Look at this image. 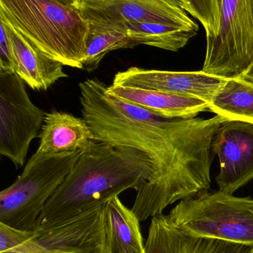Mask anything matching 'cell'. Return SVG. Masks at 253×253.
<instances>
[{
  "instance_id": "1",
  "label": "cell",
  "mask_w": 253,
  "mask_h": 253,
  "mask_svg": "<svg viewBox=\"0 0 253 253\" xmlns=\"http://www.w3.org/2000/svg\"><path fill=\"white\" fill-rule=\"evenodd\" d=\"M79 87L83 118L93 140L140 151L153 164L155 177L137 191L131 208L140 221L208 192L211 143L226 118H164L108 94L107 85L96 78Z\"/></svg>"
},
{
  "instance_id": "2",
  "label": "cell",
  "mask_w": 253,
  "mask_h": 253,
  "mask_svg": "<svg viewBox=\"0 0 253 253\" xmlns=\"http://www.w3.org/2000/svg\"><path fill=\"white\" fill-rule=\"evenodd\" d=\"M155 174L152 161L140 151L92 140L48 200L36 229L104 205L127 189L137 192Z\"/></svg>"
},
{
  "instance_id": "3",
  "label": "cell",
  "mask_w": 253,
  "mask_h": 253,
  "mask_svg": "<svg viewBox=\"0 0 253 253\" xmlns=\"http://www.w3.org/2000/svg\"><path fill=\"white\" fill-rule=\"evenodd\" d=\"M0 15L50 58L83 69L90 28L72 0H0Z\"/></svg>"
},
{
  "instance_id": "4",
  "label": "cell",
  "mask_w": 253,
  "mask_h": 253,
  "mask_svg": "<svg viewBox=\"0 0 253 253\" xmlns=\"http://www.w3.org/2000/svg\"><path fill=\"white\" fill-rule=\"evenodd\" d=\"M204 26L207 52L202 72L229 79L253 63V0H177Z\"/></svg>"
},
{
  "instance_id": "5",
  "label": "cell",
  "mask_w": 253,
  "mask_h": 253,
  "mask_svg": "<svg viewBox=\"0 0 253 253\" xmlns=\"http://www.w3.org/2000/svg\"><path fill=\"white\" fill-rule=\"evenodd\" d=\"M81 152L34 154L14 183L0 192V223L18 230L34 232L47 202Z\"/></svg>"
},
{
  "instance_id": "6",
  "label": "cell",
  "mask_w": 253,
  "mask_h": 253,
  "mask_svg": "<svg viewBox=\"0 0 253 253\" xmlns=\"http://www.w3.org/2000/svg\"><path fill=\"white\" fill-rule=\"evenodd\" d=\"M185 233L253 249V199L217 191L180 201L168 214Z\"/></svg>"
},
{
  "instance_id": "7",
  "label": "cell",
  "mask_w": 253,
  "mask_h": 253,
  "mask_svg": "<svg viewBox=\"0 0 253 253\" xmlns=\"http://www.w3.org/2000/svg\"><path fill=\"white\" fill-rule=\"evenodd\" d=\"M25 85L15 73L0 72V154L16 169L24 166L46 115L32 103Z\"/></svg>"
},
{
  "instance_id": "8",
  "label": "cell",
  "mask_w": 253,
  "mask_h": 253,
  "mask_svg": "<svg viewBox=\"0 0 253 253\" xmlns=\"http://www.w3.org/2000/svg\"><path fill=\"white\" fill-rule=\"evenodd\" d=\"M94 30L124 29L133 23H149L194 27L177 0H72Z\"/></svg>"
},
{
  "instance_id": "9",
  "label": "cell",
  "mask_w": 253,
  "mask_h": 253,
  "mask_svg": "<svg viewBox=\"0 0 253 253\" xmlns=\"http://www.w3.org/2000/svg\"><path fill=\"white\" fill-rule=\"evenodd\" d=\"M218 156L219 191L232 195L253 178V124L227 121L219 126L211 143Z\"/></svg>"
},
{
  "instance_id": "10",
  "label": "cell",
  "mask_w": 253,
  "mask_h": 253,
  "mask_svg": "<svg viewBox=\"0 0 253 253\" xmlns=\"http://www.w3.org/2000/svg\"><path fill=\"white\" fill-rule=\"evenodd\" d=\"M225 78L200 72H169L131 67L118 72L112 85L189 96L210 103Z\"/></svg>"
},
{
  "instance_id": "11",
  "label": "cell",
  "mask_w": 253,
  "mask_h": 253,
  "mask_svg": "<svg viewBox=\"0 0 253 253\" xmlns=\"http://www.w3.org/2000/svg\"><path fill=\"white\" fill-rule=\"evenodd\" d=\"M106 204L62 223L38 228L34 235L41 244L62 253H104L103 207Z\"/></svg>"
},
{
  "instance_id": "12",
  "label": "cell",
  "mask_w": 253,
  "mask_h": 253,
  "mask_svg": "<svg viewBox=\"0 0 253 253\" xmlns=\"http://www.w3.org/2000/svg\"><path fill=\"white\" fill-rule=\"evenodd\" d=\"M145 247L146 253H250L253 250L243 244L188 235L164 214L152 217Z\"/></svg>"
},
{
  "instance_id": "13",
  "label": "cell",
  "mask_w": 253,
  "mask_h": 253,
  "mask_svg": "<svg viewBox=\"0 0 253 253\" xmlns=\"http://www.w3.org/2000/svg\"><path fill=\"white\" fill-rule=\"evenodd\" d=\"M6 25L12 48L16 75L33 90L46 91L62 78H67L63 65L45 55L0 15Z\"/></svg>"
},
{
  "instance_id": "14",
  "label": "cell",
  "mask_w": 253,
  "mask_h": 253,
  "mask_svg": "<svg viewBox=\"0 0 253 253\" xmlns=\"http://www.w3.org/2000/svg\"><path fill=\"white\" fill-rule=\"evenodd\" d=\"M108 94L120 100L167 118H195L203 112H210V103L189 96L169 94L129 87H106Z\"/></svg>"
},
{
  "instance_id": "15",
  "label": "cell",
  "mask_w": 253,
  "mask_h": 253,
  "mask_svg": "<svg viewBox=\"0 0 253 253\" xmlns=\"http://www.w3.org/2000/svg\"><path fill=\"white\" fill-rule=\"evenodd\" d=\"M37 152L60 154L83 151L93 140V134L84 118L53 110L45 115L39 134Z\"/></svg>"
},
{
  "instance_id": "16",
  "label": "cell",
  "mask_w": 253,
  "mask_h": 253,
  "mask_svg": "<svg viewBox=\"0 0 253 253\" xmlns=\"http://www.w3.org/2000/svg\"><path fill=\"white\" fill-rule=\"evenodd\" d=\"M140 219L115 197L103 207L104 253H146Z\"/></svg>"
},
{
  "instance_id": "17",
  "label": "cell",
  "mask_w": 253,
  "mask_h": 253,
  "mask_svg": "<svg viewBox=\"0 0 253 253\" xmlns=\"http://www.w3.org/2000/svg\"><path fill=\"white\" fill-rule=\"evenodd\" d=\"M126 29L133 48L138 45H146L177 51L197 35L199 27L140 23L128 25Z\"/></svg>"
},
{
  "instance_id": "18",
  "label": "cell",
  "mask_w": 253,
  "mask_h": 253,
  "mask_svg": "<svg viewBox=\"0 0 253 253\" xmlns=\"http://www.w3.org/2000/svg\"><path fill=\"white\" fill-rule=\"evenodd\" d=\"M210 112L226 118L253 124V84L240 78L226 80L210 102Z\"/></svg>"
},
{
  "instance_id": "19",
  "label": "cell",
  "mask_w": 253,
  "mask_h": 253,
  "mask_svg": "<svg viewBox=\"0 0 253 253\" xmlns=\"http://www.w3.org/2000/svg\"><path fill=\"white\" fill-rule=\"evenodd\" d=\"M133 48L124 29L94 30L89 29L83 69L91 72L97 69L105 56L114 50Z\"/></svg>"
},
{
  "instance_id": "20",
  "label": "cell",
  "mask_w": 253,
  "mask_h": 253,
  "mask_svg": "<svg viewBox=\"0 0 253 253\" xmlns=\"http://www.w3.org/2000/svg\"><path fill=\"white\" fill-rule=\"evenodd\" d=\"M0 253H64L41 244L33 232L18 230L0 223Z\"/></svg>"
},
{
  "instance_id": "21",
  "label": "cell",
  "mask_w": 253,
  "mask_h": 253,
  "mask_svg": "<svg viewBox=\"0 0 253 253\" xmlns=\"http://www.w3.org/2000/svg\"><path fill=\"white\" fill-rule=\"evenodd\" d=\"M14 60L6 25L0 19V72L14 74Z\"/></svg>"
},
{
  "instance_id": "22",
  "label": "cell",
  "mask_w": 253,
  "mask_h": 253,
  "mask_svg": "<svg viewBox=\"0 0 253 253\" xmlns=\"http://www.w3.org/2000/svg\"><path fill=\"white\" fill-rule=\"evenodd\" d=\"M238 78H240V79L243 80L246 82L253 84V63L241 77Z\"/></svg>"
},
{
  "instance_id": "23",
  "label": "cell",
  "mask_w": 253,
  "mask_h": 253,
  "mask_svg": "<svg viewBox=\"0 0 253 253\" xmlns=\"http://www.w3.org/2000/svg\"><path fill=\"white\" fill-rule=\"evenodd\" d=\"M250 253H253V250H252V251L250 252Z\"/></svg>"
}]
</instances>
